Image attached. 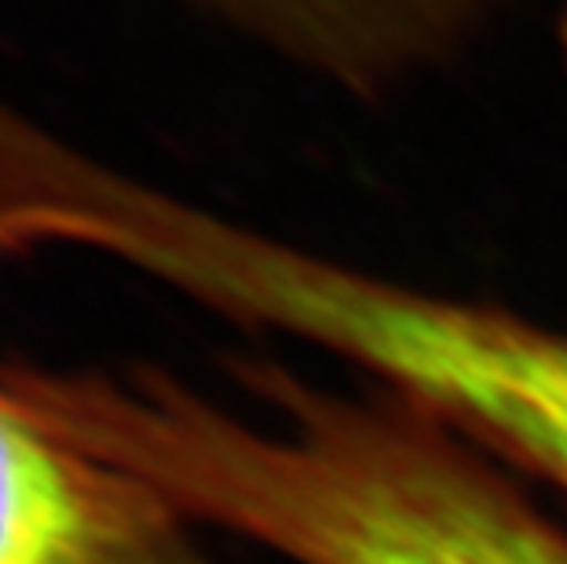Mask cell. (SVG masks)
Here are the masks:
<instances>
[{
	"label": "cell",
	"mask_w": 567,
	"mask_h": 564,
	"mask_svg": "<svg viewBox=\"0 0 567 564\" xmlns=\"http://www.w3.org/2000/svg\"><path fill=\"white\" fill-rule=\"evenodd\" d=\"M246 407L168 370H81L59 425L195 524L293 564H567V527L406 396L243 359Z\"/></svg>",
	"instance_id": "obj_1"
},
{
	"label": "cell",
	"mask_w": 567,
	"mask_h": 564,
	"mask_svg": "<svg viewBox=\"0 0 567 564\" xmlns=\"http://www.w3.org/2000/svg\"><path fill=\"white\" fill-rule=\"evenodd\" d=\"M95 246L235 327L406 396L567 499V330L553 322L359 268L143 184L106 198Z\"/></svg>",
	"instance_id": "obj_2"
},
{
	"label": "cell",
	"mask_w": 567,
	"mask_h": 564,
	"mask_svg": "<svg viewBox=\"0 0 567 564\" xmlns=\"http://www.w3.org/2000/svg\"><path fill=\"white\" fill-rule=\"evenodd\" d=\"M147 480L55 433L0 378V564H213Z\"/></svg>",
	"instance_id": "obj_3"
},
{
	"label": "cell",
	"mask_w": 567,
	"mask_h": 564,
	"mask_svg": "<svg viewBox=\"0 0 567 564\" xmlns=\"http://www.w3.org/2000/svg\"><path fill=\"white\" fill-rule=\"evenodd\" d=\"M264 52L381 100L462 59L520 0H195Z\"/></svg>",
	"instance_id": "obj_4"
}]
</instances>
